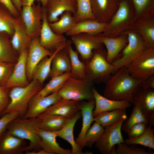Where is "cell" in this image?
Wrapping results in <instances>:
<instances>
[{
  "label": "cell",
  "mask_w": 154,
  "mask_h": 154,
  "mask_svg": "<svg viewBox=\"0 0 154 154\" xmlns=\"http://www.w3.org/2000/svg\"><path fill=\"white\" fill-rule=\"evenodd\" d=\"M104 130V127L99 123L94 121L86 133L85 146L92 147L100 138Z\"/></svg>",
  "instance_id": "b9f144b4"
},
{
  "label": "cell",
  "mask_w": 154,
  "mask_h": 154,
  "mask_svg": "<svg viewBox=\"0 0 154 154\" xmlns=\"http://www.w3.org/2000/svg\"><path fill=\"white\" fill-rule=\"evenodd\" d=\"M136 19L154 12V0H130Z\"/></svg>",
  "instance_id": "60d3db41"
},
{
  "label": "cell",
  "mask_w": 154,
  "mask_h": 154,
  "mask_svg": "<svg viewBox=\"0 0 154 154\" xmlns=\"http://www.w3.org/2000/svg\"><path fill=\"white\" fill-rule=\"evenodd\" d=\"M19 116V114L17 112L7 113L2 115L0 118V135L6 130L11 121Z\"/></svg>",
  "instance_id": "bcb514c9"
},
{
  "label": "cell",
  "mask_w": 154,
  "mask_h": 154,
  "mask_svg": "<svg viewBox=\"0 0 154 154\" xmlns=\"http://www.w3.org/2000/svg\"><path fill=\"white\" fill-rule=\"evenodd\" d=\"M153 151H147L137 145H128L124 142L117 145L114 154H154Z\"/></svg>",
  "instance_id": "7bdbcfd3"
},
{
  "label": "cell",
  "mask_w": 154,
  "mask_h": 154,
  "mask_svg": "<svg viewBox=\"0 0 154 154\" xmlns=\"http://www.w3.org/2000/svg\"><path fill=\"white\" fill-rule=\"evenodd\" d=\"M136 19L130 0H119L118 8L107 23L106 29L102 35L114 37L120 35L129 30L135 29Z\"/></svg>",
  "instance_id": "7a4b0ae2"
},
{
  "label": "cell",
  "mask_w": 154,
  "mask_h": 154,
  "mask_svg": "<svg viewBox=\"0 0 154 154\" xmlns=\"http://www.w3.org/2000/svg\"><path fill=\"white\" fill-rule=\"evenodd\" d=\"M92 91L95 100L93 111L94 117L101 113L118 109H127L131 104L126 100H117L107 98L101 95L95 88Z\"/></svg>",
  "instance_id": "ac0fdd59"
},
{
  "label": "cell",
  "mask_w": 154,
  "mask_h": 154,
  "mask_svg": "<svg viewBox=\"0 0 154 154\" xmlns=\"http://www.w3.org/2000/svg\"><path fill=\"white\" fill-rule=\"evenodd\" d=\"M11 1L20 14L22 7L21 3V0H11Z\"/></svg>",
  "instance_id": "f907efd6"
},
{
  "label": "cell",
  "mask_w": 154,
  "mask_h": 154,
  "mask_svg": "<svg viewBox=\"0 0 154 154\" xmlns=\"http://www.w3.org/2000/svg\"><path fill=\"white\" fill-rule=\"evenodd\" d=\"M94 107V99L81 101L80 110L82 117V124L81 130L75 141L78 146L82 149L85 147L86 133L94 121L93 111Z\"/></svg>",
  "instance_id": "7402d4cb"
},
{
  "label": "cell",
  "mask_w": 154,
  "mask_h": 154,
  "mask_svg": "<svg viewBox=\"0 0 154 154\" xmlns=\"http://www.w3.org/2000/svg\"><path fill=\"white\" fill-rule=\"evenodd\" d=\"M140 86L144 89H154V74L143 80Z\"/></svg>",
  "instance_id": "681fc988"
},
{
  "label": "cell",
  "mask_w": 154,
  "mask_h": 154,
  "mask_svg": "<svg viewBox=\"0 0 154 154\" xmlns=\"http://www.w3.org/2000/svg\"><path fill=\"white\" fill-rule=\"evenodd\" d=\"M42 14V7L39 3L22 7L20 17L28 35L32 39L39 37Z\"/></svg>",
  "instance_id": "8fae6325"
},
{
  "label": "cell",
  "mask_w": 154,
  "mask_h": 154,
  "mask_svg": "<svg viewBox=\"0 0 154 154\" xmlns=\"http://www.w3.org/2000/svg\"><path fill=\"white\" fill-rule=\"evenodd\" d=\"M133 78L143 80L154 74V48H148L127 66Z\"/></svg>",
  "instance_id": "9c48e42d"
},
{
  "label": "cell",
  "mask_w": 154,
  "mask_h": 154,
  "mask_svg": "<svg viewBox=\"0 0 154 154\" xmlns=\"http://www.w3.org/2000/svg\"><path fill=\"white\" fill-rule=\"evenodd\" d=\"M107 24V23L100 22L95 19L83 20L76 22L73 27L66 34L70 36L82 33L101 34L105 31Z\"/></svg>",
  "instance_id": "83f0119b"
},
{
  "label": "cell",
  "mask_w": 154,
  "mask_h": 154,
  "mask_svg": "<svg viewBox=\"0 0 154 154\" xmlns=\"http://www.w3.org/2000/svg\"><path fill=\"white\" fill-rule=\"evenodd\" d=\"M58 0V1H64V0Z\"/></svg>",
  "instance_id": "db71d44e"
},
{
  "label": "cell",
  "mask_w": 154,
  "mask_h": 154,
  "mask_svg": "<svg viewBox=\"0 0 154 154\" xmlns=\"http://www.w3.org/2000/svg\"><path fill=\"white\" fill-rule=\"evenodd\" d=\"M124 114L115 123L104 128L102 135L95 143L96 147L102 154H110L116 145L124 142L121 133L122 124L127 118Z\"/></svg>",
  "instance_id": "ba28073f"
},
{
  "label": "cell",
  "mask_w": 154,
  "mask_h": 154,
  "mask_svg": "<svg viewBox=\"0 0 154 154\" xmlns=\"http://www.w3.org/2000/svg\"><path fill=\"white\" fill-rule=\"evenodd\" d=\"M15 18L4 5L0 3V32L6 33L11 37L14 31Z\"/></svg>",
  "instance_id": "f35d334b"
},
{
  "label": "cell",
  "mask_w": 154,
  "mask_h": 154,
  "mask_svg": "<svg viewBox=\"0 0 154 154\" xmlns=\"http://www.w3.org/2000/svg\"><path fill=\"white\" fill-rule=\"evenodd\" d=\"M85 64L87 78L92 83H105L116 72L115 67L107 61L106 52L102 49L94 51Z\"/></svg>",
  "instance_id": "5b68a950"
},
{
  "label": "cell",
  "mask_w": 154,
  "mask_h": 154,
  "mask_svg": "<svg viewBox=\"0 0 154 154\" xmlns=\"http://www.w3.org/2000/svg\"><path fill=\"white\" fill-rule=\"evenodd\" d=\"M70 76V72H66L51 78L50 81L37 94L41 96H45L58 92Z\"/></svg>",
  "instance_id": "d590c367"
},
{
  "label": "cell",
  "mask_w": 154,
  "mask_h": 154,
  "mask_svg": "<svg viewBox=\"0 0 154 154\" xmlns=\"http://www.w3.org/2000/svg\"><path fill=\"white\" fill-rule=\"evenodd\" d=\"M81 116V112H78L74 116L69 119L60 130L55 131L57 137H60L69 143L72 147V154H92V152H83L82 149L76 143L73 133L74 129L76 123Z\"/></svg>",
  "instance_id": "d4e9b609"
},
{
  "label": "cell",
  "mask_w": 154,
  "mask_h": 154,
  "mask_svg": "<svg viewBox=\"0 0 154 154\" xmlns=\"http://www.w3.org/2000/svg\"><path fill=\"white\" fill-rule=\"evenodd\" d=\"M36 0H21L22 7L23 6H31L34 3Z\"/></svg>",
  "instance_id": "816d5d0a"
},
{
  "label": "cell",
  "mask_w": 154,
  "mask_h": 154,
  "mask_svg": "<svg viewBox=\"0 0 154 154\" xmlns=\"http://www.w3.org/2000/svg\"><path fill=\"white\" fill-rule=\"evenodd\" d=\"M135 29L148 48H154V12L135 19Z\"/></svg>",
  "instance_id": "44dd1931"
},
{
  "label": "cell",
  "mask_w": 154,
  "mask_h": 154,
  "mask_svg": "<svg viewBox=\"0 0 154 154\" xmlns=\"http://www.w3.org/2000/svg\"><path fill=\"white\" fill-rule=\"evenodd\" d=\"M72 44L70 40H67L64 48L70 59L71 76L79 79H86L85 63L80 58L78 53L74 49Z\"/></svg>",
  "instance_id": "f1b7e54d"
},
{
  "label": "cell",
  "mask_w": 154,
  "mask_h": 154,
  "mask_svg": "<svg viewBox=\"0 0 154 154\" xmlns=\"http://www.w3.org/2000/svg\"><path fill=\"white\" fill-rule=\"evenodd\" d=\"M11 37V44L17 53L19 54L28 49L32 39L28 35L20 17L15 18L14 31Z\"/></svg>",
  "instance_id": "4316f807"
},
{
  "label": "cell",
  "mask_w": 154,
  "mask_h": 154,
  "mask_svg": "<svg viewBox=\"0 0 154 154\" xmlns=\"http://www.w3.org/2000/svg\"><path fill=\"white\" fill-rule=\"evenodd\" d=\"M39 39L41 45L50 51L52 49L55 50L60 44L67 41L63 35H58L51 29L47 19L45 9L43 8Z\"/></svg>",
  "instance_id": "5bb4252c"
},
{
  "label": "cell",
  "mask_w": 154,
  "mask_h": 154,
  "mask_svg": "<svg viewBox=\"0 0 154 154\" xmlns=\"http://www.w3.org/2000/svg\"><path fill=\"white\" fill-rule=\"evenodd\" d=\"M134 106L129 117L123 123L121 129L126 132L134 125L139 123H146L149 125L150 118L141 110L137 103L133 104Z\"/></svg>",
  "instance_id": "e575fe53"
},
{
  "label": "cell",
  "mask_w": 154,
  "mask_h": 154,
  "mask_svg": "<svg viewBox=\"0 0 154 154\" xmlns=\"http://www.w3.org/2000/svg\"><path fill=\"white\" fill-rule=\"evenodd\" d=\"M92 83L88 78L76 79L70 76L58 92L62 98L78 101L94 99Z\"/></svg>",
  "instance_id": "52a82bcc"
},
{
  "label": "cell",
  "mask_w": 154,
  "mask_h": 154,
  "mask_svg": "<svg viewBox=\"0 0 154 154\" xmlns=\"http://www.w3.org/2000/svg\"><path fill=\"white\" fill-rule=\"evenodd\" d=\"M76 22L73 14L70 12L66 11L60 16L57 21L49 24L55 33L58 35H63L70 31Z\"/></svg>",
  "instance_id": "1f68e13d"
},
{
  "label": "cell",
  "mask_w": 154,
  "mask_h": 154,
  "mask_svg": "<svg viewBox=\"0 0 154 154\" xmlns=\"http://www.w3.org/2000/svg\"><path fill=\"white\" fill-rule=\"evenodd\" d=\"M137 103L150 118L149 125H154V89L139 88L135 95L132 104Z\"/></svg>",
  "instance_id": "603a6c76"
},
{
  "label": "cell",
  "mask_w": 154,
  "mask_h": 154,
  "mask_svg": "<svg viewBox=\"0 0 154 154\" xmlns=\"http://www.w3.org/2000/svg\"><path fill=\"white\" fill-rule=\"evenodd\" d=\"M0 3L4 5L15 18L20 16V13L13 4L11 0H0Z\"/></svg>",
  "instance_id": "c3c4849f"
},
{
  "label": "cell",
  "mask_w": 154,
  "mask_h": 154,
  "mask_svg": "<svg viewBox=\"0 0 154 154\" xmlns=\"http://www.w3.org/2000/svg\"><path fill=\"white\" fill-rule=\"evenodd\" d=\"M127 35L128 42L122 50L121 56L112 63L116 72L124 66H127L134 59L148 48L141 36L134 30L126 31L121 34Z\"/></svg>",
  "instance_id": "8992f818"
},
{
  "label": "cell",
  "mask_w": 154,
  "mask_h": 154,
  "mask_svg": "<svg viewBox=\"0 0 154 154\" xmlns=\"http://www.w3.org/2000/svg\"><path fill=\"white\" fill-rule=\"evenodd\" d=\"M76 8L75 0H49L44 9L48 21L51 23L57 21L60 16L66 11L70 12L73 15Z\"/></svg>",
  "instance_id": "d6986e66"
},
{
  "label": "cell",
  "mask_w": 154,
  "mask_h": 154,
  "mask_svg": "<svg viewBox=\"0 0 154 154\" xmlns=\"http://www.w3.org/2000/svg\"><path fill=\"white\" fill-rule=\"evenodd\" d=\"M66 42L60 44L54 50L51 55L45 57L40 62L34 70L32 80H36L43 84L47 78L48 77L53 57L58 51L64 48Z\"/></svg>",
  "instance_id": "4dcf8cb0"
},
{
  "label": "cell",
  "mask_w": 154,
  "mask_h": 154,
  "mask_svg": "<svg viewBox=\"0 0 154 154\" xmlns=\"http://www.w3.org/2000/svg\"><path fill=\"white\" fill-rule=\"evenodd\" d=\"M42 85L37 80H32L26 86L10 88V103L2 115L7 113L17 112L20 116H24L31 99L42 88Z\"/></svg>",
  "instance_id": "3957f363"
},
{
  "label": "cell",
  "mask_w": 154,
  "mask_h": 154,
  "mask_svg": "<svg viewBox=\"0 0 154 154\" xmlns=\"http://www.w3.org/2000/svg\"><path fill=\"white\" fill-rule=\"evenodd\" d=\"M40 3L42 8H45L49 0H36Z\"/></svg>",
  "instance_id": "f5cc1de1"
},
{
  "label": "cell",
  "mask_w": 154,
  "mask_h": 154,
  "mask_svg": "<svg viewBox=\"0 0 154 154\" xmlns=\"http://www.w3.org/2000/svg\"><path fill=\"white\" fill-rule=\"evenodd\" d=\"M126 109H118L101 113L94 117V121L105 128L117 121L126 114Z\"/></svg>",
  "instance_id": "8d00e7d4"
},
{
  "label": "cell",
  "mask_w": 154,
  "mask_h": 154,
  "mask_svg": "<svg viewBox=\"0 0 154 154\" xmlns=\"http://www.w3.org/2000/svg\"><path fill=\"white\" fill-rule=\"evenodd\" d=\"M10 89L0 85V118L10 103L9 96Z\"/></svg>",
  "instance_id": "f6af8a7d"
},
{
  "label": "cell",
  "mask_w": 154,
  "mask_h": 154,
  "mask_svg": "<svg viewBox=\"0 0 154 154\" xmlns=\"http://www.w3.org/2000/svg\"><path fill=\"white\" fill-rule=\"evenodd\" d=\"M119 0H91L92 11L95 19L108 23L116 11Z\"/></svg>",
  "instance_id": "e0dca14e"
},
{
  "label": "cell",
  "mask_w": 154,
  "mask_h": 154,
  "mask_svg": "<svg viewBox=\"0 0 154 154\" xmlns=\"http://www.w3.org/2000/svg\"><path fill=\"white\" fill-rule=\"evenodd\" d=\"M101 34H92L80 33L70 36L71 41L81 59L85 63L92 57L95 50L102 49L103 44L101 39Z\"/></svg>",
  "instance_id": "30bf717a"
},
{
  "label": "cell",
  "mask_w": 154,
  "mask_h": 154,
  "mask_svg": "<svg viewBox=\"0 0 154 154\" xmlns=\"http://www.w3.org/2000/svg\"><path fill=\"white\" fill-rule=\"evenodd\" d=\"M70 71V59L63 48L58 51L53 57L48 77L51 78Z\"/></svg>",
  "instance_id": "f546056e"
},
{
  "label": "cell",
  "mask_w": 154,
  "mask_h": 154,
  "mask_svg": "<svg viewBox=\"0 0 154 154\" xmlns=\"http://www.w3.org/2000/svg\"><path fill=\"white\" fill-rule=\"evenodd\" d=\"M80 102L61 98L37 117L56 115L70 119L80 110Z\"/></svg>",
  "instance_id": "2e32d148"
},
{
  "label": "cell",
  "mask_w": 154,
  "mask_h": 154,
  "mask_svg": "<svg viewBox=\"0 0 154 154\" xmlns=\"http://www.w3.org/2000/svg\"><path fill=\"white\" fill-rule=\"evenodd\" d=\"M75 1L76 8L73 15L76 22L87 19H95L92 11L91 0Z\"/></svg>",
  "instance_id": "ab89813d"
},
{
  "label": "cell",
  "mask_w": 154,
  "mask_h": 154,
  "mask_svg": "<svg viewBox=\"0 0 154 154\" xmlns=\"http://www.w3.org/2000/svg\"><path fill=\"white\" fill-rule=\"evenodd\" d=\"M61 98L58 92L45 96L36 94L30 101L23 118L37 117Z\"/></svg>",
  "instance_id": "4fadbf2b"
},
{
  "label": "cell",
  "mask_w": 154,
  "mask_h": 154,
  "mask_svg": "<svg viewBox=\"0 0 154 154\" xmlns=\"http://www.w3.org/2000/svg\"><path fill=\"white\" fill-rule=\"evenodd\" d=\"M28 49L22 51L19 54L12 74L4 86L5 87L10 89L15 87L25 86L29 83L26 68Z\"/></svg>",
  "instance_id": "9a60e30c"
},
{
  "label": "cell",
  "mask_w": 154,
  "mask_h": 154,
  "mask_svg": "<svg viewBox=\"0 0 154 154\" xmlns=\"http://www.w3.org/2000/svg\"><path fill=\"white\" fill-rule=\"evenodd\" d=\"M7 34L0 32V61H5L15 63L18 56L13 48Z\"/></svg>",
  "instance_id": "d6a6232c"
},
{
  "label": "cell",
  "mask_w": 154,
  "mask_h": 154,
  "mask_svg": "<svg viewBox=\"0 0 154 154\" xmlns=\"http://www.w3.org/2000/svg\"><path fill=\"white\" fill-rule=\"evenodd\" d=\"M101 39L106 48V58L110 63H112L117 58L128 42L127 36L124 34L114 37L104 36L101 34Z\"/></svg>",
  "instance_id": "484cf974"
},
{
  "label": "cell",
  "mask_w": 154,
  "mask_h": 154,
  "mask_svg": "<svg viewBox=\"0 0 154 154\" xmlns=\"http://www.w3.org/2000/svg\"><path fill=\"white\" fill-rule=\"evenodd\" d=\"M39 121L38 117L22 119L17 117L10 123L6 130L14 136L29 141V144L27 146L28 151L38 150L41 149V139L36 130L38 128Z\"/></svg>",
  "instance_id": "277c9868"
},
{
  "label": "cell",
  "mask_w": 154,
  "mask_h": 154,
  "mask_svg": "<svg viewBox=\"0 0 154 154\" xmlns=\"http://www.w3.org/2000/svg\"><path fill=\"white\" fill-rule=\"evenodd\" d=\"M143 80L132 77L127 67L124 66L117 70L105 82L103 96L113 100H126L132 104Z\"/></svg>",
  "instance_id": "6da1fadb"
},
{
  "label": "cell",
  "mask_w": 154,
  "mask_h": 154,
  "mask_svg": "<svg viewBox=\"0 0 154 154\" xmlns=\"http://www.w3.org/2000/svg\"><path fill=\"white\" fill-rule=\"evenodd\" d=\"M128 145H139L154 149V129L148 125L145 131L139 136L134 138H128L124 140Z\"/></svg>",
  "instance_id": "74e56055"
},
{
  "label": "cell",
  "mask_w": 154,
  "mask_h": 154,
  "mask_svg": "<svg viewBox=\"0 0 154 154\" xmlns=\"http://www.w3.org/2000/svg\"><path fill=\"white\" fill-rule=\"evenodd\" d=\"M14 63L0 61V85L4 86L10 78L15 65Z\"/></svg>",
  "instance_id": "ee69618b"
},
{
  "label": "cell",
  "mask_w": 154,
  "mask_h": 154,
  "mask_svg": "<svg viewBox=\"0 0 154 154\" xmlns=\"http://www.w3.org/2000/svg\"><path fill=\"white\" fill-rule=\"evenodd\" d=\"M53 52L41 45L39 37L32 39L28 48L26 60L27 76L29 82L32 80L33 71L38 64L45 57L51 55Z\"/></svg>",
  "instance_id": "7c38bea8"
},
{
  "label": "cell",
  "mask_w": 154,
  "mask_h": 154,
  "mask_svg": "<svg viewBox=\"0 0 154 154\" xmlns=\"http://www.w3.org/2000/svg\"><path fill=\"white\" fill-rule=\"evenodd\" d=\"M36 131L41 139L40 146L49 154H72L71 150L61 147L56 141L55 131L43 130L38 128Z\"/></svg>",
  "instance_id": "cb8c5ba5"
},
{
  "label": "cell",
  "mask_w": 154,
  "mask_h": 154,
  "mask_svg": "<svg viewBox=\"0 0 154 154\" xmlns=\"http://www.w3.org/2000/svg\"><path fill=\"white\" fill-rule=\"evenodd\" d=\"M38 118L40 120L38 128L52 132L60 130L69 119L56 115H47Z\"/></svg>",
  "instance_id": "836d02e7"
},
{
  "label": "cell",
  "mask_w": 154,
  "mask_h": 154,
  "mask_svg": "<svg viewBox=\"0 0 154 154\" xmlns=\"http://www.w3.org/2000/svg\"><path fill=\"white\" fill-rule=\"evenodd\" d=\"M25 140L6 130L0 135V154H21L28 151Z\"/></svg>",
  "instance_id": "ffe728a7"
},
{
  "label": "cell",
  "mask_w": 154,
  "mask_h": 154,
  "mask_svg": "<svg viewBox=\"0 0 154 154\" xmlns=\"http://www.w3.org/2000/svg\"><path fill=\"white\" fill-rule=\"evenodd\" d=\"M149 125L146 123H139L135 124L126 132L128 138L136 137L143 133Z\"/></svg>",
  "instance_id": "7dc6e473"
}]
</instances>
